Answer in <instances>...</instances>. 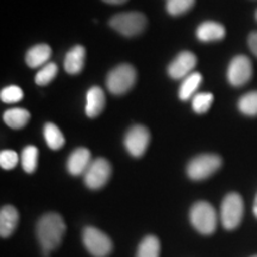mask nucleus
<instances>
[{
    "label": "nucleus",
    "instance_id": "423d86ee",
    "mask_svg": "<svg viewBox=\"0 0 257 257\" xmlns=\"http://www.w3.org/2000/svg\"><path fill=\"white\" fill-rule=\"evenodd\" d=\"M220 156L216 154H202L195 156L187 165V175L194 181H201L213 175L221 167Z\"/></svg>",
    "mask_w": 257,
    "mask_h": 257
},
{
    "label": "nucleus",
    "instance_id": "412c9836",
    "mask_svg": "<svg viewBox=\"0 0 257 257\" xmlns=\"http://www.w3.org/2000/svg\"><path fill=\"white\" fill-rule=\"evenodd\" d=\"M160 240L156 236L149 234L140 243L137 250V257H160Z\"/></svg>",
    "mask_w": 257,
    "mask_h": 257
},
{
    "label": "nucleus",
    "instance_id": "6e6552de",
    "mask_svg": "<svg viewBox=\"0 0 257 257\" xmlns=\"http://www.w3.org/2000/svg\"><path fill=\"white\" fill-rule=\"evenodd\" d=\"M112 174V167L107 160L99 157L92 161L83 174V181L89 189H100L107 184Z\"/></svg>",
    "mask_w": 257,
    "mask_h": 257
},
{
    "label": "nucleus",
    "instance_id": "9d476101",
    "mask_svg": "<svg viewBox=\"0 0 257 257\" xmlns=\"http://www.w3.org/2000/svg\"><path fill=\"white\" fill-rule=\"evenodd\" d=\"M252 76V64L248 56L233 57L227 68V80L232 86L239 87L245 85Z\"/></svg>",
    "mask_w": 257,
    "mask_h": 257
},
{
    "label": "nucleus",
    "instance_id": "dca6fc26",
    "mask_svg": "<svg viewBox=\"0 0 257 257\" xmlns=\"http://www.w3.org/2000/svg\"><path fill=\"white\" fill-rule=\"evenodd\" d=\"M86 50L82 46H75L64 57V69L68 74H79L85 64Z\"/></svg>",
    "mask_w": 257,
    "mask_h": 257
},
{
    "label": "nucleus",
    "instance_id": "7ed1b4c3",
    "mask_svg": "<svg viewBox=\"0 0 257 257\" xmlns=\"http://www.w3.org/2000/svg\"><path fill=\"white\" fill-rule=\"evenodd\" d=\"M137 80L136 69L131 64L123 63L108 73L106 86L112 94L120 95L130 91Z\"/></svg>",
    "mask_w": 257,
    "mask_h": 257
},
{
    "label": "nucleus",
    "instance_id": "f8f14e48",
    "mask_svg": "<svg viewBox=\"0 0 257 257\" xmlns=\"http://www.w3.org/2000/svg\"><path fill=\"white\" fill-rule=\"evenodd\" d=\"M91 163V152L87 148H78L69 155L68 161H67V169L74 176L83 175Z\"/></svg>",
    "mask_w": 257,
    "mask_h": 257
},
{
    "label": "nucleus",
    "instance_id": "ddd939ff",
    "mask_svg": "<svg viewBox=\"0 0 257 257\" xmlns=\"http://www.w3.org/2000/svg\"><path fill=\"white\" fill-rule=\"evenodd\" d=\"M19 220L18 211L11 205L3 206L0 210V236L8 238L17 229Z\"/></svg>",
    "mask_w": 257,
    "mask_h": 257
},
{
    "label": "nucleus",
    "instance_id": "20e7f679",
    "mask_svg": "<svg viewBox=\"0 0 257 257\" xmlns=\"http://www.w3.org/2000/svg\"><path fill=\"white\" fill-rule=\"evenodd\" d=\"M244 202L238 193H229L220 206V221L226 230H234L242 223Z\"/></svg>",
    "mask_w": 257,
    "mask_h": 257
},
{
    "label": "nucleus",
    "instance_id": "473e14b6",
    "mask_svg": "<svg viewBox=\"0 0 257 257\" xmlns=\"http://www.w3.org/2000/svg\"><path fill=\"white\" fill-rule=\"evenodd\" d=\"M251 257H257V255H255V256H251Z\"/></svg>",
    "mask_w": 257,
    "mask_h": 257
},
{
    "label": "nucleus",
    "instance_id": "a211bd4d",
    "mask_svg": "<svg viewBox=\"0 0 257 257\" xmlns=\"http://www.w3.org/2000/svg\"><path fill=\"white\" fill-rule=\"evenodd\" d=\"M3 119L8 126L18 130V128L24 127L28 124V121L30 120V113L24 108H10V110L5 111Z\"/></svg>",
    "mask_w": 257,
    "mask_h": 257
},
{
    "label": "nucleus",
    "instance_id": "1a4fd4ad",
    "mask_svg": "<svg viewBox=\"0 0 257 257\" xmlns=\"http://www.w3.org/2000/svg\"><path fill=\"white\" fill-rule=\"evenodd\" d=\"M150 142L149 130L143 125H135L128 128L124 137V146L131 156L141 157L147 152Z\"/></svg>",
    "mask_w": 257,
    "mask_h": 257
},
{
    "label": "nucleus",
    "instance_id": "4468645a",
    "mask_svg": "<svg viewBox=\"0 0 257 257\" xmlns=\"http://www.w3.org/2000/svg\"><path fill=\"white\" fill-rule=\"evenodd\" d=\"M106 98L100 87H92L86 96V114L89 118H95L104 111Z\"/></svg>",
    "mask_w": 257,
    "mask_h": 257
},
{
    "label": "nucleus",
    "instance_id": "cd10ccee",
    "mask_svg": "<svg viewBox=\"0 0 257 257\" xmlns=\"http://www.w3.org/2000/svg\"><path fill=\"white\" fill-rule=\"evenodd\" d=\"M19 161L18 154L14 150H3L0 153V166L3 169L10 170L17 166Z\"/></svg>",
    "mask_w": 257,
    "mask_h": 257
},
{
    "label": "nucleus",
    "instance_id": "39448f33",
    "mask_svg": "<svg viewBox=\"0 0 257 257\" xmlns=\"http://www.w3.org/2000/svg\"><path fill=\"white\" fill-rule=\"evenodd\" d=\"M147 23L146 16L141 12H124L111 18L110 27L123 36L133 37L142 34Z\"/></svg>",
    "mask_w": 257,
    "mask_h": 257
},
{
    "label": "nucleus",
    "instance_id": "5701e85b",
    "mask_svg": "<svg viewBox=\"0 0 257 257\" xmlns=\"http://www.w3.org/2000/svg\"><path fill=\"white\" fill-rule=\"evenodd\" d=\"M238 108L245 115H257V91L244 94L238 101Z\"/></svg>",
    "mask_w": 257,
    "mask_h": 257
},
{
    "label": "nucleus",
    "instance_id": "a878e982",
    "mask_svg": "<svg viewBox=\"0 0 257 257\" xmlns=\"http://www.w3.org/2000/svg\"><path fill=\"white\" fill-rule=\"evenodd\" d=\"M195 4V0H168L167 11L172 16L184 15L189 11Z\"/></svg>",
    "mask_w": 257,
    "mask_h": 257
},
{
    "label": "nucleus",
    "instance_id": "2eb2a0df",
    "mask_svg": "<svg viewBox=\"0 0 257 257\" xmlns=\"http://www.w3.org/2000/svg\"><path fill=\"white\" fill-rule=\"evenodd\" d=\"M226 30L217 22H204L197 29V37L201 42H214L223 40Z\"/></svg>",
    "mask_w": 257,
    "mask_h": 257
},
{
    "label": "nucleus",
    "instance_id": "9b49d317",
    "mask_svg": "<svg viewBox=\"0 0 257 257\" xmlns=\"http://www.w3.org/2000/svg\"><path fill=\"white\" fill-rule=\"evenodd\" d=\"M197 66V56L191 51L180 53L168 66V74L172 79L180 80L187 78Z\"/></svg>",
    "mask_w": 257,
    "mask_h": 257
},
{
    "label": "nucleus",
    "instance_id": "7c9ffc66",
    "mask_svg": "<svg viewBox=\"0 0 257 257\" xmlns=\"http://www.w3.org/2000/svg\"><path fill=\"white\" fill-rule=\"evenodd\" d=\"M253 213H255V216L257 218V195H256L255 202H253Z\"/></svg>",
    "mask_w": 257,
    "mask_h": 257
},
{
    "label": "nucleus",
    "instance_id": "2f4dec72",
    "mask_svg": "<svg viewBox=\"0 0 257 257\" xmlns=\"http://www.w3.org/2000/svg\"><path fill=\"white\" fill-rule=\"evenodd\" d=\"M256 19H257V11H256Z\"/></svg>",
    "mask_w": 257,
    "mask_h": 257
},
{
    "label": "nucleus",
    "instance_id": "f3484780",
    "mask_svg": "<svg viewBox=\"0 0 257 257\" xmlns=\"http://www.w3.org/2000/svg\"><path fill=\"white\" fill-rule=\"evenodd\" d=\"M51 56V48L48 44H37V46L30 48L25 55L27 64L31 68L46 66Z\"/></svg>",
    "mask_w": 257,
    "mask_h": 257
},
{
    "label": "nucleus",
    "instance_id": "f03ea898",
    "mask_svg": "<svg viewBox=\"0 0 257 257\" xmlns=\"http://www.w3.org/2000/svg\"><path fill=\"white\" fill-rule=\"evenodd\" d=\"M189 220L192 226L205 236H210L217 230V212L207 201H198L193 205L189 211Z\"/></svg>",
    "mask_w": 257,
    "mask_h": 257
},
{
    "label": "nucleus",
    "instance_id": "aec40b11",
    "mask_svg": "<svg viewBox=\"0 0 257 257\" xmlns=\"http://www.w3.org/2000/svg\"><path fill=\"white\" fill-rule=\"evenodd\" d=\"M47 146L53 150H59L64 146V136L61 130L53 123H47L43 128Z\"/></svg>",
    "mask_w": 257,
    "mask_h": 257
},
{
    "label": "nucleus",
    "instance_id": "f257e3e1",
    "mask_svg": "<svg viewBox=\"0 0 257 257\" xmlns=\"http://www.w3.org/2000/svg\"><path fill=\"white\" fill-rule=\"evenodd\" d=\"M66 233V223L59 213L50 212L40 218L36 224V236L44 255L57 249Z\"/></svg>",
    "mask_w": 257,
    "mask_h": 257
},
{
    "label": "nucleus",
    "instance_id": "393cba45",
    "mask_svg": "<svg viewBox=\"0 0 257 257\" xmlns=\"http://www.w3.org/2000/svg\"><path fill=\"white\" fill-rule=\"evenodd\" d=\"M57 70H59V68H57L55 63H47L46 66H43L40 70H38L36 76H35V82H36L38 86L48 85V83L53 81L54 78L56 76Z\"/></svg>",
    "mask_w": 257,
    "mask_h": 257
},
{
    "label": "nucleus",
    "instance_id": "c85d7f7f",
    "mask_svg": "<svg viewBox=\"0 0 257 257\" xmlns=\"http://www.w3.org/2000/svg\"><path fill=\"white\" fill-rule=\"evenodd\" d=\"M248 43H249L250 50H251L253 55L257 57V31L251 32V34H250Z\"/></svg>",
    "mask_w": 257,
    "mask_h": 257
},
{
    "label": "nucleus",
    "instance_id": "c756f323",
    "mask_svg": "<svg viewBox=\"0 0 257 257\" xmlns=\"http://www.w3.org/2000/svg\"><path fill=\"white\" fill-rule=\"evenodd\" d=\"M102 2L107 3V4H112V5H119V4H124V3H126L127 0H102Z\"/></svg>",
    "mask_w": 257,
    "mask_h": 257
},
{
    "label": "nucleus",
    "instance_id": "0eeeda50",
    "mask_svg": "<svg viewBox=\"0 0 257 257\" xmlns=\"http://www.w3.org/2000/svg\"><path fill=\"white\" fill-rule=\"evenodd\" d=\"M82 242L87 251L94 257H107L113 248L110 237L94 226L83 229Z\"/></svg>",
    "mask_w": 257,
    "mask_h": 257
},
{
    "label": "nucleus",
    "instance_id": "b1692460",
    "mask_svg": "<svg viewBox=\"0 0 257 257\" xmlns=\"http://www.w3.org/2000/svg\"><path fill=\"white\" fill-rule=\"evenodd\" d=\"M214 96L212 93H197L192 99V106L193 110H194L197 113H206V112L210 110L212 106V102H213Z\"/></svg>",
    "mask_w": 257,
    "mask_h": 257
},
{
    "label": "nucleus",
    "instance_id": "4be33fe9",
    "mask_svg": "<svg viewBox=\"0 0 257 257\" xmlns=\"http://www.w3.org/2000/svg\"><path fill=\"white\" fill-rule=\"evenodd\" d=\"M21 162L22 167L25 172L31 174L34 173L37 168V162H38V149L34 146H28L25 147L22 152L21 156Z\"/></svg>",
    "mask_w": 257,
    "mask_h": 257
},
{
    "label": "nucleus",
    "instance_id": "bb28decb",
    "mask_svg": "<svg viewBox=\"0 0 257 257\" xmlns=\"http://www.w3.org/2000/svg\"><path fill=\"white\" fill-rule=\"evenodd\" d=\"M23 96L24 93L22 91V88L14 85L3 88L2 92H0V99L6 104H15V102L21 101Z\"/></svg>",
    "mask_w": 257,
    "mask_h": 257
},
{
    "label": "nucleus",
    "instance_id": "6ab92c4d",
    "mask_svg": "<svg viewBox=\"0 0 257 257\" xmlns=\"http://www.w3.org/2000/svg\"><path fill=\"white\" fill-rule=\"evenodd\" d=\"M201 81H202V76L200 73L194 72L189 74L187 78L184 79L181 86H180L179 98L181 99V100L186 101L188 100V99H191L192 96H194L195 95L194 93L197 92V89L199 86H200Z\"/></svg>",
    "mask_w": 257,
    "mask_h": 257
}]
</instances>
